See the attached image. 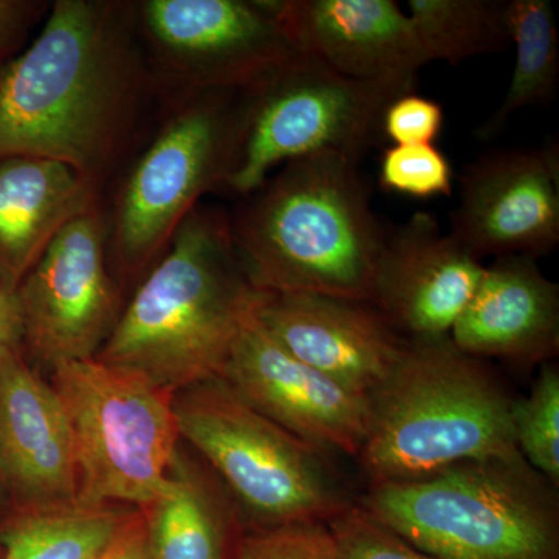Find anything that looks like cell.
<instances>
[{"label": "cell", "instance_id": "4dcf8cb0", "mask_svg": "<svg viewBox=\"0 0 559 559\" xmlns=\"http://www.w3.org/2000/svg\"><path fill=\"white\" fill-rule=\"evenodd\" d=\"M25 7V3L0 0V49L20 22Z\"/></svg>", "mask_w": 559, "mask_h": 559}, {"label": "cell", "instance_id": "7a4b0ae2", "mask_svg": "<svg viewBox=\"0 0 559 559\" xmlns=\"http://www.w3.org/2000/svg\"><path fill=\"white\" fill-rule=\"evenodd\" d=\"M259 297L238 260L230 218L197 207L95 358L171 393L216 380Z\"/></svg>", "mask_w": 559, "mask_h": 559}, {"label": "cell", "instance_id": "9a60e30c", "mask_svg": "<svg viewBox=\"0 0 559 559\" xmlns=\"http://www.w3.org/2000/svg\"><path fill=\"white\" fill-rule=\"evenodd\" d=\"M297 53L347 79L415 92L430 60L395 0L270 2Z\"/></svg>", "mask_w": 559, "mask_h": 559}, {"label": "cell", "instance_id": "4316f807", "mask_svg": "<svg viewBox=\"0 0 559 559\" xmlns=\"http://www.w3.org/2000/svg\"><path fill=\"white\" fill-rule=\"evenodd\" d=\"M235 559H340L329 525H282L246 530Z\"/></svg>", "mask_w": 559, "mask_h": 559}, {"label": "cell", "instance_id": "8fae6325", "mask_svg": "<svg viewBox=\"0 0 559 559\" xmlns=\"http://www.w3.org/2000/svg\"><path fill=\"white\" fill-rule=\"evenodd\" d=\"M143 22L165 66L194 91H246L296 57L270 2L150 0Z\"/></svg>", "mask_w": 559, "mask_h": 559}, {"label": "cell", "instance_id": "7402d4cb", "mask_svg": "<svg viewBox=\"0 0 559 559\" xmlns=\"http://www.w3.org/2000/svg\"><path fill=\"white\" fill-rule=\"evenodd\" d=\"M507 13L516 62L506 100L481 127L485 139L499 134L513 114L546 105L557 94L559 38L554 5L549 0H509Z\"/></svg>", "mask_w": 559, "mask_h": 559}, {"label": "cell", "instance_id": "1f68e13d", "mask_svg": "<svg viewBox=\"0 0 559 559\" xmlns=\"http://www.w3.org/2000/svg\"><path fill=\"white\" fill-rule=\"evenodd\" d=\"M2 555H3V549H2V546H0V559H2Z\"/></svg>", "mask_w": 559, "mask_h": 559}, {"label": "cell", "instance_id": "d4e9b609", "mask_svg": "<svg viewBox=\"0 0 559 559\" xmlns=\"http://www.w3.org/2000/svg\"><path fill=\"white\" fill-rule=\"evenodd\" d=\"M454 173L436 145H390L382 151L380 186L414 200L452 197Z\"/></svg>", "mask_w": 559, "mask_h": 559}, {"label": "cell", "instance_id": "3957f363", "mask_svg": "<svg viewBox=\"0 0 559 559\" xmlns=\"http://www.w3.org/2000/svg\"><path fill=\"white\" fill-rule=\"evenodd\" d=\"M358 164L333 153L289 162L230 218L253 288L370 304L385 230Z\"/></svg>", "mask_w": 559, "mask_h": 559}, {"label": "cell", "instance_id": "5b68a950", "mask_svg": "<svg viewBox=\"0 0 559 559\" xmlns=\"http://www.w3.org/2000/svg\"><path fill=\"white\" fill-rule=\"evenodd\" d=\"M358 506L437 559H559L554 485L522 455L370 484Z\"/></svg>", "mask_w": 559, "mask_h": 559}, {"label": "cell", "instance_id": "ba28073f", "mask_svg": "<svg viewBox=\"0 0 559 559\" xmlns=\"http://www.w3.org/2000/svg\"><path fill=\"white\" fill-rule=\"evenodd\" d=\"M245 94L237 153L224 186L250 197L282 164L323 153L359 162L384 142L389 103L409 92L347 79L297 53Z\"/></svg>", "mask_w": 559, "mask_h": 559}, {"label": "cell", "instance_id": "52a82bcc", "mask_svg": "<svg viewBox=\"0 0 559 559\" xmlns=\"http://www.w3.org/2000/svg\"><path fill=\"white\" fill-rule=\"evenodd\" d=\"M51 369L72 430L76 502L148 506L164 488L182 441L175 393L97 358Z\"/></svg>", "mask_w": 559, "mask_h": 559}, {"label": "cell", "instance_id": "277c9868", "mask_svg": "<svg viewBox=\"0 0 559 559\" xmlns=\"http://www.w3.org/2000/svg\"><path fill=\"white\" fill-rule=\"evenodd\" d=\"M513 401L484 360L451 337L409 341L370 395V426L358 455L370 484L428 477L460 463L520 457Z\"/></svg>", "mask_w": 559, "mask_h": 559}, {"label": "cell", "instance_id": "ffe728a7", "mask_svg": "<svg viewBox=\"0 0 559 559\" xmlns=\"http://www.w3.org/2000/svg\"><path fill=\"white\" fill-rule=\"evenodd\" d=\"M140 513L151 559H235L246 532L218 481L180 450L159 496Z\"/></svg>", "mask_w": 559, "mask_h": 559}, {"label": "cell", "instance_id": "4fadbf2b", "mask_svg": "<svg viewBox=\"0 0 559 559\" xmlns=\"http://www.w3.org/2000/svg\"><path fill=\"white\" fill-rule=\"evenodd\" d=\"M253 409L320 451L358 459L370 426V399L286 352L250 316L221 371Z\"/></svg>", "mask_w": 559, "mask_h": 559}, {"label": "cell", "instance_id": "e0dca14e", "mask_svg": "<svg viewBox=\"0 0 559 559\" xmlns=\"http://www.w3.org/2000/svg\"><path fill=\"white\" fill-rule=\"evenodd\" d=\"M0 481L21 509L68 506L79 496L68 414L21 348L0 366Z\"/></svg>", "mask_w": 559, "mask_h": 559}, {"label": "cell", "instance_id": "7c38bea8", "mask_svg": "<svg viewBox=\"0 0 559 559\" xmlns=\"http://www.w3.org/2000/svg\"><path fill=\"white\" fill-rule=\"evenodd\" d=\"M450 234L473 255L538 259L559 242V148L481 154L460 175Z\"/></svg>", "mask_w": 559, "mask_h": 559}, {"label": "cell", "instance_id": "603a6c76", "mask_svg": "<svg viewBox=\"0 0 559 559\" xmlns=\"http://www.w3.org/2000/svg\"><path fill=\"white\" fill-rule=\"evenodd\" d=\"M509 0H409L407 16L430 62L450 64L511 44Z\"/></svg>", "mask_w": 559, "mask_h": 559}, {"label": "cell", "instance_id": "30bf717a", "mask_svg": "<svg viewBox=\"0 0 559 559\" xmlns=\"http://www.w3.org/2000/svg\"><path fill=\"white\" fill-rule=\"evenodd\" d=\"M14 293L22 341L36 358L51 367L95 358L120 316L98 210L69 223Z\"/></svg>", "mask_w": 559, "mask_h": 559}, {"label": "cell", "instance_id": "5bb4252c", "mask_svg": "<svg viewBox=\"0 0 559 559\" xmlns=\"http://www.w3.org/2000/svg\"><path fill=\"white\" fill-rule=\"evenodd\" d=\"M485 264L429 213L385 231L373 278V305L407 341L448 337L468 307Z\"/></svg>", "mask_w": 559, "mask_h": 559}, {"label": "cell", "instance_id": "2e32d148", "mask_svg": "<svg viewBox=\"0 0 559 559\" xmlns=\"http://www.w3.org/2000/svg\"><path fill=\"white\" fill-rule=\"evenodd\" d=\"M253 316L290 355L369 399L409 344L366 301L260 293Z\"/></svg>", "mask_w": 559, "mask_h": 559}, {"label": "cell", "instance_id": "83f0119b", "mask_svg": "<svg viewBox=\"0 0 559 559\" xmlns=\"http://www.w3.org/2000/svg\"><path fill=\"white\" fill-rule=\"evenodd\" d=\"M443 106L417 92L400 95L382 116V138L392 145H432L443 130Z\"/></svg>", "mask_w": 559, "mask_h": 559}, {"label": "cell", "instance_id": "ac0fdd59", "mask_svg": "<svg viewBox=\"0 0 559 559\" xmlns=\"http://www.w3.org/2000/svg\"><path fill=\"white\" fill-rule=\"evenodd\" d=\"M536 260L507 255L485 266L450 334L460 352L516 366L554 362L559 352V286Z\"/></svg>", "mask_w": 559, "mask_h": 559}, {"label": "cell", "instance_id": "9c48e42d", "mask_svg": "<svg viewBox=\"0 0 559 559\" xmlns=\"http://www.w3.org/2000/svg\"><path fill=\"white\" fill-rule=\"evenodd\" d=\"M235 91L200 92L140 157L121 190L112 248L121 271L156 263L202 194L226 183L240 138Z\"/></svg>", "mask_w": 559, "mask_h": 559}, {"label": "cell", "instance_id": "f546056e", "mask_svg": "<svg viewBox=\"0 0 559 559\" xmlns=\"http://www.w3.org/2000/svg\"><path fill=\"white\" fill-rule=\"evenodd\" d=\"M22 329L16 293L0 278V366L13 349L21 348Z\"/></svg>", "mask_w": 559, "mask_h": 559}, {"label": "cell", "instance_id": "484cf974", "mask_svg": "<svg viewBox=\"0 0 559 559\" xmlns=\"http://www.w3.org/2000/svg\"><path fill=\"white\" fill-rule=\"evenodd\" d=\"M340 559H437L352 503L329 522Z\"/></svg>", "mask_w": 559, "mask_h": 559}, {"label": "cell", "instance_id": "cb8c5ba5", "mask_svg": "<svg viewBox=\"0 0 559 559\" xmlns=\"http://www.w3.org/2000/svg\"><path fill=\"white\" fill-rule=\"evenodd\" d=\"M514 441L522 457L554 487L559 484V370L540 366L532 392L511 407Z\"/></svg>", "mask_w": 559, "mask_h": 559}, {"label": "cell", "instance_id": "d6986e66", "mask_svg": "<svg viewBox=\"0 0 559 559\" xmlns=\"http://www.w3.org/2000/svg\"><path fill=\"white\" fill-rule=\"evenodd\" d=\"M95 207V183L60 160L0 159V278L16 290L49 242Z\"/></svg>", "mask_w": 559, "mask_h": 559}, {"label": "cell", "instance_id": "6da1fadb", "mask_svg": "<svg viewBox=\"0 0 559 559\" xmlns=\"http://www.w3.org/2000/svg\"><path fill=\"white\" fill-rule=\"evenodd\" d=\"M138 86L119 9L60 0L32 46L0 70V159L60 160L97 182Z\"/></svg>", "mask_w": 559, "mask_h": 559}, {"label": "cell", "instance_id": "f1b7e54d", "mask_svg": "<svg viewBox=\"0 0 559 559\" xmlns=\"http://www.w3.org/2000/svg\"><path fill=\"white\" fill-rule=\"evenodd\" d=\"M98 559H151L142 513H131Z\"/></svg>", "mask_w": 559, "mask_h": 559}, {"label": "cell", "instance_id": "8992f818", "mask_svg": "<svg viewBox=\"0 0 559 559\" xmlns=\"http://www.w3.org/2000/svg\"><path fill=\"white\" fill-rule=\"evenodd\" d=\"M187 441L248 516L249 527L329 524L352 506L318 448L253 409L219 378L175 393Z\"/></svg>", "mask_w": 559, "mask_h": 559}, {"label": "cell", "instance_id": "44dd1931", "mask_svg": "<svg viewBox=\"0 0 559 559\" xmlns=\"http://www.w3.org/2000/svg\"><path fill=\"white\" fill-rule=\"evenodd\" d=\"M130 516L80 502L20 509L0 528L2 559H98Z\"/></svg>", "mask_w": 559, "mask_h": 559}]
</instances>
